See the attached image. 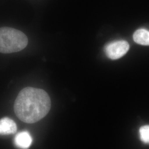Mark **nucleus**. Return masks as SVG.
Returning <instances> with one entry per match:
<instances>
[{"mask_svg":"<svg viewBox=\"0 0 149 149\" xmlns=\"http://www.w3.org/2000/svg\"><path fill=\"white\" fill-rule=\"evenodd\" d=\"M51 108V100L43 90L31 87L22 89L14 105L17 117L22 122L34 123L45 117Z\"/></svg>","mask_w":149,"mask_h":149,"instance_id":"1","label":"nucleus"},{"mask_svg":"<svg viewBox=\"0 0 149 149\" xmlns=\"http://www.w3.org/2000/svg\"><path fill=\"white\" fill-rule=\"evenodd\" d=\"M28 40L23 32L10 27L0 28V53H13L26 48Z\"/></svg>","mask_w":149,"mask_h":149,"instance_id":"2","label":"nucleus"},{"mask_svg":"<svg viewBox=\"0 0 149 149\" xmlns=\"http://www.w3.org/2000/svg\"><path fill=\"white\" fill-rule=\"evenodd\" d=\"M129 45L124 40L116 41L107 44L104 52L108 58L112 60L119 59L128 52Z\"/></svg>","mask_w":149,"mask_h":149,"instance_id":"3","label":"nucleus"},{"mask_svg":"<svg viewBox=\"0 0 149 149\" xmlns=\"http://www.w3.org/2000/svg\"><path fill=\"white\" fill-rule=\"evenodd\" d=\"M32 143V138L28 132L23 131L16 135L15 138V144L18 148L27 149Z\"/></svg>","mask_w":149,"mask_h":149,"instance_id":"4","label":"nucleus"},{"mask_svg":"<svg viewBox=\"0 0 149 149\" xmlns=\"http://www.w3.org/2000/svg\"><path fill=\"white\" fill-rule=\"evenodd\" d=\"M17 129L16 123L10 118L5 117L0 119V135L15 134Z\"/></svg>","mask_w":149,"mask_h":149,"instance_id":"5","label":"nucleus"},{"mask_svg":"<svg viewBox=\"0 0 149 149\" xmlns=\"http://www.w3.org/2000/svg\"><path fill=\"white\" fill-rule=\"evenodd\" d=\"M134 40L139 44L149 45V32L145 29H140L134 33Z\"/></svg>","mask_w":149,"mask_h":149,"instance_id":"6","label":"nucleus"},{"mask_svg":"<svg viewBox=\"0 0 149 149\" xmlns=\"http://www.w3.org/2000/svg\"><path fill=\"white\" fill-rule=\"evenodd\" d=\"M140 138L145 144H149V125H145L139 129Z\"/></svg>","mask_w":149,"mask_h":149,"instance_id":"7","label":"nucleus"}]
</instances>
